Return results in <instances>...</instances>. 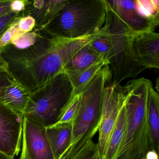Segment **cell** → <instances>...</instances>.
<instances>
[{"instance_id": "cell-1", "label": "cell", "mask_w": 159, "mask_h": 159, "mask_svg": "<svg viewBox=\"0 0 159 159\" xmlns=\"http://www.w3.org/2000/svg\"><path fill=\"white\" fill-rule=\"evenodd\" d=\"M93 36L66 39L43 29L38 31L33 45L21 50L8 44L0 50V58L13 80L31 94L62 73L66 64Z\"/></svg>"}, {"instance_id": "cell-2", "label": "cell", "mask_w": 159, "mask_h": 159, "mask_svg": "<svg viewBox=\"0 0 159 159\" xmlns=\"http://www.w3.org/2000/svg\"><path fill=\"white\" fill-rule=\"evenodd\" d=\"M150 82L141 78L120 85L125 97L127 120L124 142L117 159H145L147 152L151 150L147 115Z\"/></svg>"}, {"instance_id": "cell-3", "label": "cell", "mask_w": 159, "mask_h": 159, "mask_svg": "<svg viewBox=\"0 0 159 159\" xmlns=\"http://www.w3.org/2000/svg\"><path fill=\"white\" fill-rule=\"evenodd\" d=\"M112 82L109 65L104 66L82 92L78 112L72 125L71 143L61 159H70L92 140L100 126L103 96L107 85Z\"/></svg>"}, {"instance_id": "cell-4", "label": "cell", "mask_w": 159, "mask_h": 159, "mask_svg": "<svg viewBox=\"0 0 159 159\" xmlns=\"http://www.w3.org/2000/svg\"><path fill=\"white\" fill-rule=\"evenodd\" d=\"M106 14L105 0L69 1L43 30L62 39H81L103 27Z\"/></svg>"}, {"instance_id": "cell-5", "label": "cell", "mask_w": 159, "mask_h": 159, "mask_svg": "<svg viewBox=\"0 0 159 159\" xmlns=\"http://www.w3.org/2000/svg\"><path fill=\"white\" fill-rule=\"evenodd\" d=\"M106 8L103 26L108 36L109 48L106 58L112 73V83L118 85L125 79L136 77L146 69L138 59L134 50L133 40L136 35L132 33L107 5Z\"/></svg>"}, {"instance_id": "cell-6", "label": "cell", "mask_w": 159, "mask_h": 159, "mask_svg": "<svg viewBox=\"0 0 159 159\" xmlns=\"http://www.w3.org/2000/svg\"><path fill=\"white\" fill-rule=\"evenodd\" d=\"M72 98L71 84L61 73L30 94L24 116L46 128L52 126L58 122Z\"/></svg>"}, {"instance_id": "cell-7", "label": "cell", "mask_w": 159, "mask_h": 159, "mask_svg": "<svg viewBox=\"0 0 159 159\" xmlns=\"http://www.w3.org/2000/svg\"><path fill=\"white\" fill-rule=\"evenodd\" d=\"M124 101L120 84L111 82L105 87L103 96L102 117L98 131V148L104 159L111 135Z\"/></svg>"}, {"instance_id": "cell-8", "label": "cell", "mask_w": 159, "mask_h": 159, "mask_svg": "<svg viewBox=\"0 0 159 159\" xmlns=\"http://www.w3.org/2000/svg\"><path fill=\"white\" fill-rule=\"evenodd\" d=\"M23 118L0 101V152L9 157L21 151Z\"/></svg>"}, {"instance_id": "cell-9", "label": "cell", "mask_w": 159, "mask_h": 159, "mask_svg": "<svg viewBox=\"0 0 159 159\" xmlns=\"http://www.w3.org/2000/svg\"><path fill=\"white\" fill-rule=\"evenodd\" d=\"M21 153L29 159H54L43 125L24 116Z\"/></svg>"}, {"instance_id": "cell-10", "label": "cell", "mask_w": 159, "mask_h": 159, "mask_svg": "<svg viewBox=\"0 0 159 159\" xmlns=\"http://www.w3.org/2000/svg\"><path fill=\"white\" fill-rule=\"evenodd\" d=\"M106 5L126 27L135 35L154 31L156 27L141 17L136 9L135 0H105Z\"/></svg>"}, {"instance_id": "cell-11", "label": "cell", "mask_w": 159, "mask_h": 159, "mask_svg": "<svg viewBox=\"0 0 159 159\" xmlns=\"http://www.w3.org/2000/svg\"><path fill=\"white\" fill-rule=\"evenodd\" d=\"M68 0H34L28 1L22 16H29L35 20L33 31L43 29L68 2Z\"/></svg>"}, {"instance_id": "cell-12", "label": "cell", "mask_w": 159, "mask_h": 159, "mask_svg": "<svg viewBox=\"0 0 159 159\" xmlns=\"http://www.w3.org/2000/svg\"><path fill=\"white\" fill-rule=\"evenodd\" d=\"M136 55L147 69L159 68V34L149 31L138 34L133 40Z\"/></svg>"}, {"instance_id": "cell-13", "label": "cell", "mask_w": 159, "mask_h": 159, "mask_svg": "<svg viewBox=\"0 0 159 159\" xmlns=\"http://www.w3.org/2000/svg\"><path fill=\"white\" fill-rule=\"evenodd\" d=\"M46 134L54 159H61L71 143V123L56 124L46 127Z\"/></svg>"}, {"instance_id": "cell-14", "label": "cell", "mask_w": 159, "mask_h": 159, "mask_svg": "<svg viewBox=\"0 0 159 159\" xmlns=\"http://www.w3.org/2000/svg\"><path fill=\"white\" fill-rule=\"evenodd\" d=\"M147 115L150 137L151 150L159 152V95L151 81L149 85L147 100Z\"/></svg>"}, {"instance_id": "cell-15", "label": "cell", "mask_w": 159, "mask_h": 159, "mask_svg": "<svg viewBox=\"0 0 159 159\" xmlns=\"http://www.w3.org/2000/svg\"><path fill=\"white\" fill-rule=\"evenodd\" d=\"M127 120V112L124 95L123 104L121 108L117 121L111 135L104 159H117L120 153L125 138Z\"/></svg>"}, {"instance_id": "cell-16", "label": "cell", "mask_w": 159, "mask_h": 159, "mask_svg": "<svg viewBox=\"0 0 159 159\" xmlns=\"http://www.w3.org/2000/svg\"><path fill=\"white\" fill-rule=\"evenodd\" d=\"M90 42L67 62L63 68L62 73L67 74L78 72L105 58L103 54L96 51L91 46Z\"/></svg>"}, {"instance_id": "cell-17", "label": "cell", "mask_w": 159, "mask_h": 159, "mask_svg": "<svg viewBox=\"0 0 159 159\" xmlns=\"http://www.w3.org/2000/svg\"><path fill=\"white\" fill-rule=\"evenodd\" d=\"M107 65H109L108 61L103 58L83 70L66 74L72 86V97L81 93L100 70Z\"/></svg>"}, {"instance_id": "cell-18", "label": "cell", "mask_w": 159, "mask_h": 159, "mask_svg": "<svg viewBox=\"0 0 159 159\" xmlns=\"http://www.w3.org/2000/svg\"><path fill=\"white\" fill-rule=\"evenodd\" d=\"M30 95L25 88L14 82L5 90L1 102L16 113L24 116Z\"/></svg>"}, {"instance_id": "cell-19", "label": "cell", "mask_w": 159, "mask_h": 159, "mask_svg": "<svg viewBox=\"0 0 159 159\" xmlns=\"http://www.w3.org/2000/svg\"><path fill=\"white\" fill-rule=\"evenodd\" d=\"M136 9L139 14L151 22L155 27L159 25V1L135 0Z\"/></svg>"}, {"instance_id": "cell-20", "label": "cell", "mask_w": 159, "mask_h": 159, "mask_svg": "<svg viewBox=\"0 0 159 159\" xmlns=\"http://www.w3.org/2000/svg\"><path fill=\"white\" fill-rule=\"evenodd\" d=\"M81 96L82 93L72 97L57 124L72 123L78 112Z\"/></svg>"}, {"instance_id": "cell-21", "label": "cell", "mask_w": 159, "mask_h": 159, "mask_svg": "<svg viewBox=\"0 0 159 159\" xmlns=\"http://www.w3.org/2000/svg\"><path fill=\"white\" fill-rule=\"evenodd\" d=\"M70 159H102L98 144L93 140L86 143L75 155Z\"/></svg>"}, {"instance_id": "cell-22", "label": "cell", "mask_w": 159, "mask_h": 159, "mask_svg": "<svg viewBox=\"0 0 159 159\" xmlns=\"http://www.w3.org/2000/svg\"><path fill=\"white\" fill-rule=\"evenodd\" d=\"M38 31H32L25 33L13 40L10 44H12L17 49H25L33 45L37 39Z\"/></svg>"}, {"instance_id": "cell-23", "label": "cell", "mask_w": 159, "mask_h": 159, "mask_svg": "<svg viewBox=\"0 0 159 159\" xmlns=\"http://www.w3.org/2000/svg\"><path fill=\"white\" fill-rule=\"evenodd\" d=\"M18 19L9 28L0 39V50L10 44L13 40L23 35L18 28L17 23Z\"/></svg>"}, {"instance_id": "cell-24", "label": "cell", "mask_w": 159, "mask_h": 159, "mask_svg": "<svg viewBox=\"0 0 159 159\" xmlns=\"http://www.w3.org/2000/svg\"><path fill=\"white\" fill-rule=\"evenodd\" d=\"M21 16H22V12L19 13H12L0 18V39L9 28Z\"/></svg>"}, {"instance_id": "cell-25", "label": "cell", "mask_w": 159, "mask_h": 159, "mask_svg": "<svg viewBox=\"0 0 159 159\" xmlns=\"http://www.w3.org/2000/svg\"><path fill=\"white\" fill-rule=\"evenodd\" d=\"M18 28L23 34L33 31L36 25L35 19L31 16H21L17 21Z\"/></svg>"}, {"instance_id": "cell-26", "label": "cell", "mask_w": 159, "mask_h": 159, "mask_svg": "<svg viewBox=\"0 0 159 159\" xmlns=\"http://www.w3.org/2000/svg\"><path fill=\"white\" fill-rule=\"evenodd\" d=\"M14 83L12 79L10 77L8 72L2 71L0 72V101L4 92L7 88Z\"/></svg>"}, {"instance_id": "cell-27", "label": "cell", "mask_w": 159, "mask_h": 159, "mask_svg": "<svg viewBox=\"0 0 159 159\" xmlns=\"http://www.w3.org/2000/svg\"><path fill=\"white\" fill-rule=\"evenodd\" d=\"M28 2V0H16L12 1L11 8L12 11L16 13H19L24 11Z\"/></svg>"}, {"instance_id": "cell-28", "label": "cell", "mask_w": 159, "mask_h": 159, "mask_svg": "<svg viewBox=\"0 0 159 159\" xmlns=\"http://www.w3.org/2000/svg\"><path fill=\"white\" fill-rule=\"evenodd\" d=\"M11 2L12 1L0 0V18L13 13L11 8Z\"/></svg>"}, {"instance_id": "cell-29", "label": "cell", "mask_w": 159, "mask_h": 159, "mask_svg": "<svg viewBox=\"0 0 159 159\" xmlns=\"http://www.w3.org/2000/svg\"><path fill=\"white\" fill-rule=\"evenodd\" d=\"M145 159H159L158 152L153 150H150L147 152Z\"/></svg>"}, {"instance_id": "cell-30", "label": "cell", "mask_w": 159, "mask_h": 159, "mask_svg": "<svg viewBox=\"0 0 159 159\" xmlns=\"http://www.w3.org/2000/svg\"><path fill=\"white\" fill-rule=\"evenodd\" d=\"M2 71H7L6 65L5 62L2 61V59L0 58V72Z\"/></svg>"}, {"instance_id": "cell-31", "label": "cell", "mask_w": 159, "mask_h": 159, "mask_svg": "<svg viewBox=\"0 0 159 159\" xmlns=\"http://www.w3.org/2000/svg\"><path fill=\"white\" fill-rule=\"evenodd\" d=\"M0 159H14V157H9L0 152Z\"/></svg>"}, {"instance_id": "cell-32", "label": "cell", "mask_w": 159, "mask_h": 159, "mask_svg": "<svg viewBox=\"0 0 159 159\" xmlns=\"http://www.w3.org/2000/svg\"><path fill=\"white\" fill-rule=\"evenodd\" d=\"M29 159L25 154L24 153H21V155H20V159Z\"/></svg>"}]
</instances>
